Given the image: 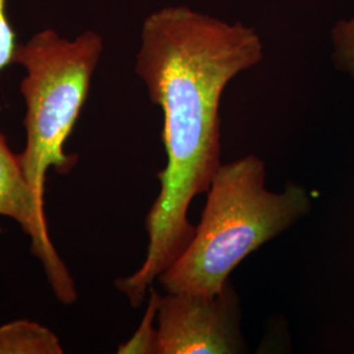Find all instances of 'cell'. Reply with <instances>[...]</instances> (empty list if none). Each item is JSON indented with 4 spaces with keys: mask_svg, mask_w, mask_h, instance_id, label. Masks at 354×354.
<instances>
[{
    "mask_svg": "<svg viewBox=\"0 0 354 354\" xmlns=\"http://www.w3.org/2000/svg\"><path fill=\"white\" fill-rule=\"evenodd\" d=\"M263 57V41L251 26L185 6L160 8L143 21L136 74L163 112L167 165L158 174L160 192L146 216L145 260L114 282L133 307L145 302L153 281L189 244L196 228L188 219L190 203L207 192L222 165L223 91Z\"/></svg>",
    "mask_w": 354,
    "mask_h": 354,
    "instance_id": "obj_1",
    "label": "cell"
},
{
    "mask_svg": "<svg viewBox=\"0 0 354 354\" xmlns=\"http://www.w3.org/2000/svg\"><path fill=\"white\" fill-rule=\"evenodd\" d=\"M206 193L189 244L158 277L167 292L218 294L248 254L311 207L310 194L301 185L289 183L282 192L268 189L266 163L253 153L221 165Z\"/></svg>",
    "mask_w": 354,
    "mask_h": 354,
    "instance_id": "obj_2",
    "label": "cell"
},
{
    "mask_svg": "<svg viewBox=\"0 0 354 354\" xmlns=\"http://www.w3.org/2000/svg\"><path fill=\"white\" fill-rule=\"evenodd\" d=\"M104 49L102 37L86 30L74 39L44 29L20 44L15 64L26 70L20 92L26 102V147L19 153L38 214L45 215L46 174H68L75 155L64 151L88 97L92 76Z\"/></svg>",
    "mask_w": 354,
    "mask_h": 354,
    "instance_id": "obj_3",
    "label": "cell"
},
{
    "mask_svg": "<svg viewBox=\"0 0 354 354\" xmlns=\"http://www.w3.org/2000/svg\"><path fill=\"white\" fill-rule=\"evenodd\" d=\"M156 354H236L245 352L241 306L227 282L215 295H160Z\"/></svg>",
    "mask_w": 354,
    "mask_h": 354,
    "instance_id": "obj_4",
    "label": "cell"
},
{
    "mask_svg": "<svg viewBox=\"0 0 354 354\" xmlns=\"http://www.w3.org/2000/svg\"><path fill=\"white\" fill-rule=\"evenodd\" d=\"M0 216L13 219L30 238V251L45 270L46 279L57 299L64 304H74L77 298L75 281L64 260L57 252L48 221L38 214L28 187L19 153L10 149L0 133Z\"/></svg>",
    "mask_w": 354,
    "mask_h": 354,
    "instance_id": "obj_5",
    "label": "cell"
},
{
    "mask_svg": "<svg viewBox=\"0 0 354 354\" xmlns=\"http://www.w3.org/2000/svg\"><path fill=\"white\" fill-rule=\"evenodd\" d=\"M64 346L51 329L28 319L0 326V354H62Z\"/></svg>",
    "mask_w": 354,
    "mask_h": 354,
    "instance_id": "obj_6",
    "label": "cell"
},
{
    "mask_svg": "<svg viewBox=\"0 0 354 354\" xmlns=\"http://www.w3.org/2000/svg\"><path fill=\"white\" fill-rule=\"evenodd\" d=\"M150 298L146 308V313L140 322V327L127 342L118 346L120 354H156L158 344V327H156V315L160 294L156 289L150 288Z\"/></svg>",
    "mask_w": 354,
    "mask_h": 354,
    "instance_id": "obj_7",
    "label": "cell"
},
{
    "mask_svg": "<svg viewBox=\"0 0 354 354\" xmlns=\"http://www.w3.org/2000/svg\"><path fill=\"white\" fill-rule=\"evenodd\" d=\"M332 44L336 67L354 77V17L336 23L332 29Z\"/></svg>",
    "mask_w": 354,
    "mask_h": 354,
    "instance_id": "obj_8",
    "label": "cell"
},
{
    "mask_svg": "<svg viewBox=\"0 0 354 354\" xmlns=\"http://www.w3.org/2000/svg\"><path fill=\"white\" fill-rule=\"evenodd\" d=\"M17 46L16 33L7 16V0H0V74L15 64Z\"/></svg>",
    "mask_w": 354,
    "mask_h": 354,
    "instance_id": "obj_9",
    "label": "cell"
}]
</instances>
